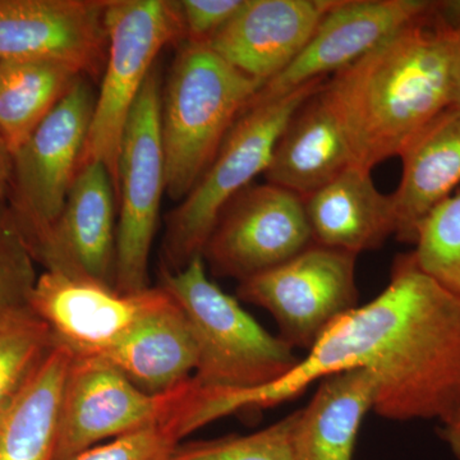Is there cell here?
I'll return each instance as SVG.
<instances>
[{
	"label": "cell",
	"instance_id": "4dcf8cb0",
	"mask_svg": "<svg viewBox=\"0 0 460 460\" xmlns=\"http://www.w3.org/2000/svg\"><path fill=\"white\" fill-rule=\"evenodd\" d=\"M438 434H440L444 443L449 447L453 456L460 460V410L449 420L441 423Z\"/></svg>",
	"mask_w": 460,
	"mask_h": 460
},
{
	"label": "cell",
	"instance_id": "9c48e42d",
	"mask_svg": "<svg viewBox=\"0 0 460 460\" xmlns=\"http://www.w3.org/2000/svg\"><path fill=\"white\" fill-rule=\"evenodd\" d=\"M357 255L313 244L277 268L239 281L237 296L269 311L279 337L310 350L339 317L358 307Z\"/></svg>",
	"mask_w": 460,
	"mask_h": 460
},
{
	"label": "cell",
	"instance_id": "f1b7e54d",
	"mask_svg": "<svg viewBox=\"0 0 460 460\" xmlns=\"http://www.w3.org/2000/svg\"><path fill=\"white\" fill-rule=\"evenodd\" d=\"M243 4L244 0H181L184 41L205 44Z\"/></svg>",
	"mask_w": 460,
	"mask_h": 460
},
{
	"label": "cell",
	"instance_id": "83f0119b",
	"mask_svg": "<svg viewBox=\"0 0 460 460\" xmlns=\"http://www.w3.org/2000/svg\"><path fill=\"white\" fill-rule=\"evenodd\" d=\"M174 420H164L96 445L66 460H169L181 443Z\"/></svg>",
	"mask_w": 460,
	"mask_h": 460
},
{
	"label": "cell",
	"instance_id": "2e32d148",
	"mask_svg": "<svg viewBox=\"0 0 460 460\" xmlns=\"http://www.w3.org/2000/svg\"><path fill=\"white\" fill-rule=\"evenodd\" d=\"M334 4L335 0H244L238 13L205 44L265 84L304 50Z\"/></svg>",
	"mask_w": 460,
	"mask_h": 460
},
{
	"label": "cell",
	"instance_id": "d4e9b609",
	"mask_svg": "<svg viewBox=\"0 0 460 460\" xmlns=\"http://www.w3.org/2000/svg\"><path fill=\"white\" fill-rule=\"evenodd\" d=\"M296 422L298 411L253 434L180 443L169 460H296Z\"/></svg>",
	"mask_w": 460,
	"mask_h": 460
},
{
	"label": "cell",
	"instance_id": "30bf717a",
	"mask_svg": "<svg viewBox=\"0 0 460 460\" xmlns=\"http://www.w3.org/2000/svg\"><path fill=\"white\" fill-rule=\"evenodd\" d=\"M313 244L301 196L270 183L251 184L223 208L201 256L214 277L239 283Z\"/></svg>",
	"mask_w": 460,
	"mask_h": 460
},
{
	"label": "cell",
	"instance_id": "7a4b0ae2",
	"mask_svg": "<svg viewBox=\"0 0 460 460\" xmlns=\"http://www.w3.org/2000/svg\"><path fill=\"white\" fill-rule=\"evenodd\" d=\"M432 5L323 84L357 166L372 171L401 156L429 122L453 107L460 33L445 27L432 13Z\"/></svg>",
	"mask_w": 460,
	"mask_h": 460
},
{
	"label": "cell",
	"instance_id": "484cf974",
	"mask_svg": "<svg viewBox=\"0 0 460 460\" xmlns=\"http://www.w3.org/2000/svg\"><path fill=\"white\" fill-rule=\"evenodd\" d=\"M413 253L423 271L460 298V190L426 217Z\"/></svg>",
	"mask_w": 460,
	"mask_h": 460
},
{
	"label": "cell",
	"instance_id": "8992f818",
	"mask_svg": "<svg viewBox=\"0 0 460 460\" xmlns=\"http://www.w3.org/2000/svg\"><path fill=\"white\" fill-rule=\"evenodd\" d=\"M108 53L96 95L83 162L108 169L117 196L118 157L133 105L157 56L166 45L184 41L181 2L108 0Z\"/></svg>",
	"mask_w": 460,
	"mask_h": 460
},
{
	"label": "cell",
	"instance_id": "8fae6325",
	"mask_svg": "<svg viewBox=\"0 0 460 460\" xmlns=\"http://www.w3.org/2000/svg\"><path fill=\"white\" fill-rule=\"evenodd\" d=\"M190 387V380L168 394H146L102 357L75 353L63 394L56 460L168 419Z\"/></svg>",
	"mask_w": 460,
	"mask_h": 460
},
{
	"label": "cell",
	"instance_id": "cb8c5ba5",
	"mask_svg": "<svg viewBox=\"0 0 460 460\" xmlns=\"http://www.w3.org/2000/svg\"><path fill=\"white\" fill-rule=\"evenodd\" d=\"M57 338L31 307L0 320V411L25 385Z\"/></svg>",
	"mask_w": 460,
	"mask_h": 460
},
{
	"label": "cell",
	"instance_id": "277c9868",
	"mask_svg": "<svg viewBox=\"0 0 460 460\" xmlns=\"http://www.w3.org/2000/svg\"><path fill=\"white\" fill-rule=\"evenodd\" d=\"M159 287L183 308L192 326L199 359L190 381L199 392L259 389L301 361L295 348L263 329L237 299L208 279L202 256L178 271L162 269Z\"/></svg>",
	"mask_w": 460,
	"mask_h": 460
},
{
	"label": "cell",
	"instance_id": "7c38bea8",
	"mask_svg": "<svg viewBox=\"0 0 460 460\" xmlns=\"http://www.w3.org/2000/svg\"><path fill=\"white\" fill-rule=\"evenodd\" d=\"M431 0H335L304 50L253 99L275 100L329 78L428 13Z\"/></svg>",
	"mask_w": 460,
	"mask_h": 460
},
{
	"label": "cell",
	"instance_id": "5bb4252c",
	"mask_svg": "<svg viewBox=\"0 0 460 460\" xmlns=\"http://www.w3.org/2000/svg\"><path fill=\"white\" fill-rule=\"evenodd\" d=\"M108 0H0V60H57L102 74Z\"/></svg>",
	"mask_w": 460,
	"mask_h": 460
},
{
	"label": "cell",
	"instance_id": "ba28073f",
	"mask_svg": "<svg viewBox=\"0 0 460 460\" xmlns=\"http://www.w3.org/2000/svg\"><path fill=\"white\" fill-rule=\"evenodd\" d=\"M96 93L86 75L14 151L12 213L30 250L57 222L83 162Z\"/></svg>",
	"mask_w": 460,
	"mask_h": 460
},
{
	"label": "cell",
	"instance_id": "603a6c76",
	"mask_svg": "<svg viewBox=\"0 0 460 460\" xmlns=\"http://www.w3.org/2000/svg\"><path fill=\"white\" fill-rule=\"evenodd\" d=\"M57 60H0V137L12 154L81 77Z\"/></svg>",
	"mask_w": 460,
	"mask_h": 460
},
{
	"label": "cell",
	"instance_id": "44dd1931",
	"mask_svg": "<svg viewBox=\"0 0 460 460\" xmlns=\"http://www.w3.org/2000/svg\"><path fill=\"white\" fill-rule=\"evenodd\" d=\"M377 381L353 368L321 380L307 407L298 411L296 460H353L366 414L374 411Z\"/></svg>",
	"mask_w": 460,
	"mask_h": 460
},
{
	"label": "cell",
	"instance_id": "5b68a950",
	"mask_svg": "<svg viewBox=\"0 0 460 460\" xmlns=\"http://www.w3.org/2000/svg\"><path fill=\"white\" fill-rule=\"evenodd\" d=\"M328 81L319 78L275 100H251L196 186L165 217L162 269L178 271L201 256L230 199L270 165L274 148L299 107Z\"/></svg>",
	"mask_w": 460,
	"mask_h": 460
},
{
	"label": "cell",
	"instance_id": "3957f363",
	"mask_svg": "<svg viewBox=\"0 0 460 460\" xmlns=\"http://www.w3.org/2000/svg\"><path fill=\"white\" fill-rule=\"evenodd\" d=\"M262 86L208 45L181 42L160 102L169 199L189 195Z\"/></svg>",
	"mask_w": 460,
	"mask_h": 460
},
{
	"label": "cell",
	"instance_id": "ffe728a7",
	"mask_svg": "<svg viewBox=\"0 0 460 460\" xmlns=\"http://www.w3.org/2000/svg\"><path fill=\"white\" fill-rule=\"evenodd\" d=\"M401 183L393 193L395 238L416 243L422 223L460 184V109H445L401 154Z\"/></svg>",
	"mask_w": 460,
	"mask_h": 460
},
{
	"label": "cell",
	"instance_id": "ac0fdd59",
	"mask_svg": "<svg viewBox=\"0 0 460 460\" xmlns=\"http://www.w3.org/2000/svg\"><path fill=\"white\" fill-rule=\"evenodd\" d=\"M323 84L290 118L263 172L268 183L302 199L356 165L349 138Z\"/></svg>",
	"mask_w": 460,
	"mask_h": 460
},
{
	"label": "cell",
	"instance_id": "4316f807",
	"mask_svg": "<svg viewBox=\"0 0 460 460\" xmlns=\"http://www.w3.org/2000/svg\"><path fill=\"white\" fill-rule=\"evenodd\" d=\"M31 250L11 208H0V320L30 301L38 275Z\"/></svg>",
	"mask_w": 460,
	"mask_h": 460
},
{
	"label": "cell",
	"instance_id": "9a60e30c",
	"mask_svg": "<svg viewBox=\"0 0 460 460\" xmlns=\"http://www.w3.org/2000/svg\"><path fill=\"white\" fill-rule=\"evenodd\" d=\"M168 293L150 287L138 293L75 280L45 271L31 296L33 313L49 325L54 337L75 353H98L123 337Z\"/></svg>",
	"mask_w": 460,
	"mask_h": 460
},
{
	"label": "cell",
	"instance_id": "e0dca14e",
	"mask_svg": "<svg viewBox=\"0 0 460 460\" xmlns=\"http://www.w3.org/2000/svg\"><path fill=\"white\" fill-rule=\"evenodd\" d=\"M89 354L107 359L150 395L168 394L189 383L199 359L189 317L169 293L123 337Z\"/></svg>",
	"mask_w": 460,
	"mask_h": 460
},
{
	"label": "cell",
	"instance_id": "4fadbf2b",
	"mask_svg": "<svg viewBox=\"0 0 460 460\" xmlns=\"http://www.w3.org/2000/svg\"><path fill=\"white\" fill-rule=\"evenodd\" d=\"M115 190L102 163L81 165L57 222L31 247L47 271L114 288L117 275Z\"/></svg>",
	"mask_w": 460,
	"mask_h": 460
},
{
	"label": "cell",
	"instance_id": "6da1fadb",
	"mask_svg": "<svg viewBox=\"0 0 460 460\" xmlns=\"http://www.w3.org/2000/svg\"><path fill=\"white\" fill-rule=\"evenodd\" d=\"M353 368L376 377L374 411L383 419L444 423L460 410V298L413 251L396 256L385 289L334 321L289 374L234 393L232 405L239 413L277 407Z\"/></svg>",
	"mask_w": 460,
	"mask_h": 460
},
{
	"label": "cell",
	"instance_id": "1f68e13d",
	"mask_svg": "<svg viewBox=\"0 0 460 460\" xmlns=\"http://www.w3.org/2000/svg\"><path fill=\"white\" fill-rule=\"evenodd\" d=\"M12 169H13V155L8 145L0 137V208H3V199L11 189Z\"/></svg>",
	"mask_w": 460,
	"mask_h": 460
},
{
	"label": "cell",
	"instance_id": "f546056e",
	"mask_svg": "<svg viewBox=\"0 0 460 460\" xmlns=\"http://www.w3.org/2000/svg\"><path fill=\"white\" fill-rule=\"evenodd\" d=\"M432 13L445 27L460 33V0H438L432 5Z\"/></svg>",
	"mask_w": 460,
	"mask_h": 460
},
{
	"label": "cell",
	"instance_id": "d6a6232c",
	"mask_svg": "<svg viewBox=\"0 0 460 460\" xmlns=\"http://www.w3.org/2000/svg\"><path fill=\"white\" fill-rule=\"evenodd\" d=\"M453 107L460 109V35L456 45V66H454V98Z\"/></svg>",
	"mask_w": 460,
	"mask_h": 460
},
{
	"label": "cell",
	"instance_id": "d6986e66",
	"mask_svg": "<svg viewBox=\"0 0 460 460\" xmlns=\"http://www.w3.org/2000/svg\"><path fill=\"white\" fill-rule=\"evenodd\" d=\"M314 244L358 256L395 234L392 195L375 186L371 171L349 166L304 199Z\"/></svg>",
	"mask_w": 460,
	"mask_h": 460
},
{
	"label": "cell",
	"instance_id": "7402d4cb",
	"mask_svg": "<svg viewBox=\"0 0 460 460\" xmlns=\"http://www.w3.org/2000/svg\"><path fill=\"white\" fill-rule=\"evenodd\" d=\"M74 350L58 341L0 411V460H56L60 410Z\"/></svg>",
	"mask_w": 460,
	"mask_h": 460
},
{
	"label": "cell",
	"instance_id": "52a82bcc",
	"mask_svg": "<svg viewBox=\"0 0 460 460\" xmlns=\"http://www.w3.org/2000/svg\"><path fill=\"white\" fill-rule=\"evenodd\" d=\"M162 90L159 69L154 68L133 105L120 144L115 275V289L120 293H138L150 288L148 260L166 193L160 131Z\"/></svg>",
	"mask_w": 460,
	"mask_h": 460
}]
</instances>
